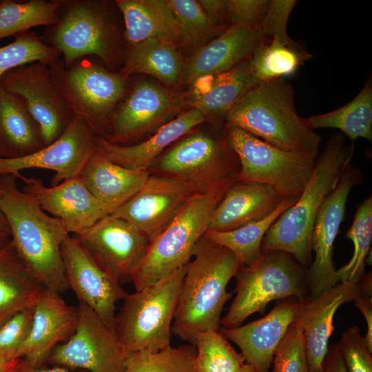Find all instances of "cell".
<instances>
[{
  "instance_id": "7a4b0ae2",
  "label": "cell",
  "mask_w": 372,
  "mask_h": 372,
  "mask_svg": "<svg viewBox=\"0 0 372 372\" xmlns=\"http://www.w3.org/2000/svg\"><path fill=\"white\" fill-rule=\"evenodd\" d=\"M13 175L1 176V206L12 245L45 289L59 293L70 287L61 245L70 235L62 222L48 215L30 195L20 190Z\"/></svg>"
},
{
  "instance_id": "9c48e42d",
  "label": "cell",
  "mask_w": 372,
  "mask_h": 372,
  "mask_svg": "<svg viewBox=\"0 0 372 372\" xmlns=\"http://www.w3.org/2000/svg\"><path fill=\"white\" fill-rule=\"evenodd\" d=\"M235 277L236 295L221 319L223 328L241 325L273 300L295 298L302 302L310 297L307 269L286 252L262 254L254 263L240 267Z\"/></svg>"
},
{
  "instance_id": "7c38bea8",
  "label": "cell",
  "mask_w": 372,
  "mask_h": 372,
  "mask_svg": "<svg viewBox=\"0 0 372 372\" xmlns=\"http://www.w3.org/2000/svg\"><path fill=\"white\" fill-rule=\"evenodd\" d=\"M76 309L74 333L52 350L50 361L90 372H125V355L116 332L86 304L79 302Z\"/></svg>"
},
{
  "instance_id": "5b68a950",
  "label": "cell",
  "mask_w": 372,
  "mask_h": 372,
  "mask_svg": "<svg viewBox=\"0 0 372 372\" xmlns=\"http://www.w3.org/2000/svg\"><path fill=\"white\" fill-rule=\"evenodd\" d=\"M231 180L190 197L170 223L149 240L130 280L140 290L169 276L190 261L197 242L208 229L212 214Z\"/></svg>"
},
{
  "instance_id": "d6986e66",
  "label": "cell",
  "mask_w": 372,
  "mask_h": 372,
  "mask_svg": "<svg viewBox=\"0 0 372 372\" xmlns=\"http://www.w3.org/2000/svg\"><path fill=\"white\" fill-rule=\"evenodd\" d=\"M22 191L33 198L41 208L59 219L70 234L92 226L109 213L89 191L79 176L47 187L39 178L19 176Z\"/></svg>"
},
{
  "instance_id": "277c9868",
  "label": "cell",
  "mask_w": 372,
  "mask_h": 372,
  "mask_svg": "<svg viewBox=\"0 0 372 372\" xmlns=\"http://www.w3.org/2000/svg\"><path fill=\"white\" fill-rule=\"evenodd\" d=\"M226 124L286 151L318 156L322 141L295 105V92L284 79L260 82L225 116Z\"/></svg>"
},
{
  "instance_id": "f546056e",
  "label": "cell",
  "mask_w": 372,
  "mask_h": 372,
  "mask_svg": "<svg viewBox=\"0 0 372 372\" xmlns=\"http://www.w3.org/2000/svg\"><path fill=\"white\" fill-rule=\"evenodd\" d=\"M44 289L11 240L0 245V327L16 313L34 307Z\"/></svg>"
},
{
  "instance_id": "3957f363",
  "label": "cell",
  "mask_w": 372,
  "mask_h": 372,
  "mask_svg": "<svg viewBox=\"0 0 372 372\" xmlns=\"http://www.w3.org/2000/svg\"><path fill=\"white\" fill-rule=\"evenodd\" d=\"M354 154L340 133L332 135L316 158L311 176L297 200L271 225L265 235L261 252L283 251L307 269L311 263V236L319 209L333 190Z\"/></svg>"
},
{
  "instance_id": "681fc988",
  "label": "cell",
  "mask_w": 372,
  "mask_h": 372,
  "mask_svg": "<svg viewBox=\"0 0 372 372\" xmlns=\"http://www.w3.org/2000/svg\"><path fill=\"white\" fill-rule=\"evenodd\" d=\"M199 3L215 25L228 20L227 1L203 0Z\"/></svg>"
},
{
  "instance_id": "9a60e30c",
  "label": "cell",
  "mask_w": 372,
  "mask_h": 372,
  "mask_svg": "<svg viewBox=\"0 0 372 372\" xmlns=\"http://www.w3.org/2000/svg\"><path fill=\"white\" fill-rule=\"evenodd\" d=\"M61 255L69 287L115 331L116 303L127 293L121 282L74 236L64 240Z\"/></svg>"
},
{
  "instance_id": "83f0119b",
  "label": "cell",
  "mask_w": 372,
  "mask_h": 372,
  "mask_svg": "<svg viewBox=\"0 0 372 372\" xmlns=\"http://www.w3.org/2000/svg\"><path fill=\"white\" fill-rule=\"evenodd\" d=\"M259 82L248 60L234 68L193 81L189 100L193 108L207 116H226L232 106Z\"/></svg>"
},
{
  "instance_id": "db71d44e",
  "label": "cell",
  "mask_w": 372,
  "mask_h": 372,
  "mask_svg": "<svg viewBox=\"0 0 372 372\" xmlns=\"http://www.w3.org/2000/svg\"><path fill=\"white\" fill-rule=\"evenodd\" d=\"M234 372H256L254 368L247 362H245L238 369Z\"/></svg>"
},
{
  "instance_id": "6da1fadb",
  "label": "cell",
  "mask_w": 372,
  "mask_h": 372,
  "mask_svg": "<svg viewBox=\"0 0 372 372\" xmlns=\"http://www.w3.org/2000/svg\"><path fill=\"white\" fill-rule=\"evenodd\" d=\"M240 265L226 247L203 236L187 263L172 326V333L194 345L198 333L218 331L227 291Z\"/></svg>"
},
{
  "instance_id": "4316f807",
  "label": "cell",
  "mask_w": 372,
  "mask_h": 372,
  "mask_svg": "<svg viewBox=\"0 0 372 372\" xmlns=\"http://www.w3.org/2000/svg\"><path fill=\"white\" fill-rule=\"evenodd\" d=\"M149 175V171L133 170L118 165L96 151L79 178L112 214L142 188Z\"/></svg>"
},
{
  "instance_id": "2e32d148",
  "label": "cell",
  "mask_w": 372,
  "mask_h": 372,
  "mask_svg": "<svg viewBox=\"0 0 372 372\" xmlns=\"http://www.w3.org/2000/svg\"><path fill=\"white\" fill-rule=\"evenodd\" d=\"M96 136L85 121L74 115L65 132L52 143L26 156L0 158V176L18 178L24 169H49L55 172L52 186L79 176L96 152Z\"/></svg>"
},
{
  "instance_id": "d590c367",
  "label": "cell",
  "mask_w": 372,
  "mask_h": 372,
  "mask_svg": "<svg viewBox=\"0 0 372 372\" xmlns=\"http://www.w3.org/2000/svg\"><path fill=\"white\" fill-rule=\"evenodd\" d=\"M65 0L0 1V40L37 26H50L59 19Z\"/></svg>"
},
{
  "instance_id": "ac0fdd59",
  "label": "cell",
  "mask_w": 372,
  "mask_h": 372,
  "mask_svg": "<svg viewBox=\"0 0 372 372\" xmlns=\"http://www.w3.org/2000/svg\"><path fill=\"white\" fill-rule=\"evenodd\" d=\"M198 192L203 191L189 182L150 173L142 188L112 214L132 223L150 240Z\"/></svg>"
},
{
  "instance_id": "52a82bcc",
  "label": "cell",
  "mask_w": 372,
  "mask_h": 372,
  "mask_svg": "<svg viewBox=\"0 0 372 372\" xmlns=\"http://www.w3.org/2000/svg\"><path fill=\"white\" fill-rule=\"evenodd\" d=\"M40 37L61 53L66 66L90 56L110 67L123 60L118 28L104 1L65 0L59 10L58 21L48 26Z\"/></svg>"
},
{
  "instance_id": "816d5d0a",
  "label": "cell",
  "mask_w": 372,
  "mask_h": 372,
  "mask_svg": "<svg viewBox=\"0 0 372 372\" xmlns=\"http://www.w3.org/2000/svg\"><path fill=\"white\" fill-rule=\"evenodd\" d=\"M23 358L6 361L0 358V372H21Z\"/></svg>"
},
{
  "instance_id": "8fae6325",
  "label": "cell",
  "mask_w": 372,
  "mask_h": 372,
  "mask_svg": "<svg viewBox=\"0 0 372 372\" xmlns=\"http://www.w3.org/2000/svg\"><path fill=\"white\" fill-rule=\"evenodd\" d=\"M239 170L238 158L225 137L197 133L177 143L149 172L184 180L206 191L237 180Z\"/></svg>"
},
{
  "instance_id": "ba28073f",
  "label": "cell",
  "mask_w": 372,
  "mask_h": 372,
  "mask_svg": "<svg viewBox=\"0 0 372 372\" xmlns=\"http://www.w3.org/2000/svg\"><path fill=\"white\" fill-rule=\"evenodd\" d=\"M48 67L54 84L72 112L107 140L115 107L125 94L127 77L109 71L89 56L69 66L59 59Z\"/></svg>"
},
{
  "instance_id": "f907efd6",
  "label": "cell",
  "mask_w": 372,
  "mask_h": 372,
  "mask_svg": "<svg viewBox=\"0 0 372 372\" xmlns=\"http://www.w3.org/2000/svg\"><path fill=\"white\" fill-rule=\"evenodd\" d=\"M1 176H0V245L4 244L11 240L10 227L1 206Z\"/></svg>"
},
{
  "instance_id": "ffe728a7",
  "label": "cell",
  "mask_w": 372,
  "mask_h": 372,
  "mask_svg": "<svg viewBox=\"0 0 372 372\" xmlns=\"http://www.w3.org/2000/svg\"><path fill=\"white\" fill-rule=\"evenodd\" d=\"M177 99L156 84L138 81L117 108L108 142L117 145L137 139L158 127L176 110Z\"/></svg>"
},
{
  "instance_id": "30bf717a",
  "label": "cell",
  "mask_w": 372,
  "mask_h": 372,
  "mask_svg": "<svg viewBox=\"0 0 372 372\" xmlns=\"http://www.w3.org/2000/svg\"><path fill=\"white\" fill-rule=\"evenodd\" d=\"M225 138L240 163L238 181L266 184L283 198L298 199L311 176L317 156L281 149L227 124Z\"/></svg>"
},
{
  "instance_id": "f5cc1de1",
  "label": "cell",
  "mask_w": 372,
  "mask_h": 372,
  "mask_svg": "<svg viewBox=\"0 0 372 372\" xmlns=\"http://www.w3.org/2000/svg\"><path fill=\"white\" fill-rule=\"evenodd\" d=\"M21 372H70L61 368L44 369L41 366L34 367L30 366L24 359Z\"/></svg>"
},
{
  "instance_id": "4dcf8cb0",
  "label": "cell",
  "mask_w": 372,
  "mask_h": 372,
  "mask_svg": "<svg viewBox=\"0 0 372 372\" xmlns=\"http://www.w3.org/2000/svg\"><path fill=\"white\" fill-rule=\"evenodd\" d=\"M43 147L39 127L23 101L0 87V158H21Z\"/></svg>"
},
{
  "instance_id": "cb8c5ba5",
  "label": "cell",
  "mask_w": 372,
  "mask_h": 372,
  "mask_svg": "<svg viewBox=\"0 0 372 372\" xmlns=\"http://www.w3.org/2000/svg\"><path fill=\"white\" fill-rule=\"evenodd\" d=\"M267 39L260 29L231 24L193 56L185 70V78L192 83L202 76L226 72L248 60Z\"/></svg>"
},
{
  "instance_id": "ab89813d",
  "label": "cell",
  "mask_w": 372,
  "mask_h": 372,
  "mask_svg": "<svg viewBox=\"0 0 372 372\" xmlns=\"http://www.w3.org/2000/svg\"><path fill=\"white\" fill-rule=\"evenodd\" d=\"M61 53L46 45L34 31H27L0 47V78L8 71L34 62L49 65L61 58Z\"/></svg>"
},
{
  "instance_id": "bcb514c9",
  "label": "cell",
  "mask_w": 372,
  "mask_h": 372,
  "mask_svg": "<svg viewBox=\"0 0 372 372\" xmlns=\"http://www.w3.org/2000/svg\"><path fill=\"white\" fill-rule=\"evenodd\" d=\"M269 3L270 0L227 1L228 21L231 24L260 29Z\"/></svg>"
},
{
  "instance_id": "5bb4252c",
  "label": "cell",
  "mask_w": 372,
  "mask_h": 372,
  "mask_svg": "<svg viewBox=\"0 0 372 372\" xmlns=\"http://www.w3.org/2000/svg\"><path fill=\"white\" fill-rule=\"evenodd\" d=\"M0 87L21 98L45 146L56 141L74 116L54 84L48 65L40 62L8 71L0 78Z\"/></svg>"
},
{
  "instance_id": "603a6c76",
  "label": "cell",
  "mask_w": 372,
  "mask_h": 372,
  "mask_svg": "<svg viewBox=\"0 0 372 372\" xmlns=\"http://www.w3.org/2000/svg\"><path fill=\"white\" fill-rule=\"evenodd\" d=\"M355 285L338 282L320 295L300 303L293 322L300 328L310 372H319L334 330L333 318L343 304L353 301Z\"/></svg>"
},
{
  "instance_id": "7dc6e473",
  "label": "cell",
  "mask_w": 372,
  "mask_h": 372,
  "mask_svg": "<svg viewBox=\"0 0 372 372\" xmlns=\"http://www.w3.org/2000/svg\"><path fill=\"white\" fill-rule=\"evenodd\" d=\"M354 305L361 311L367 325V331L364 336L365 344L372 353V300L371 297L360 295L358 291L353 300Z\"/></svg>"
},
{
  "instance_id": "4fadbf2b",
  "label": "cell",
  "mask_w": 372,
  "mask_h": 372,
  "mask_svg": "<svg viewBox=\"0 0 372 372\" xmlns=\"http://www.w3.org/2000/svg\"><path fill=\"white\" fill-rule=\"evenodd\" d=\"M360 168L349 163L333 190L323 201L316 216L311 236L315 258L307 269V281L311 298L316 297L338 283L333 261V245L344 218L346 205L351 189L363 182Z\"/></svg>"
},
{
  "instance_id": "d4e9b609",
  "label": "cell",
  "mask_w": 372,
  "mask_h": 372,
  "mask_svg": "<svg viewBox=\"0 0 372 372\" xmlns=\"http://www.w3.org/2000/svg\"><path fill=\"white\" fill-rule=\"evenodd\" d=\"M206 118L200 110L192 108L163 125L146 141L134 145H117L97 136L96 151L109 161L127 169L149 171L166 147Z\"/></svg>"
},
{
  "instance_id": "74e56055",
  "label": "cell",
  "mask_w": 372,
  "mask_h": 372,
  "mask_svg": "<svg viewBox=\"0 0 372 372\" xmlns=\"http://www.w3.org/2000/svg\"><path fill=\"white\" fill-rule=\"evenodd\" d=\"M194 346L196 372H234L245 362L218 330L198 333Z\"/></svg>"
},
{
  "instance_id": "ee69618b",
  "label": "cell",
  "mask_w": 372,
  "mask_h": 372,
  "mask_svg": "<svg viewBox=\"0 0 372 372\" xmlns=\"http://www.w3.org/2000/svg\"><path fill=\"white\" fill-rule=\"evenodd\" d=\"M338 344L348 372H372V353L357 326L346 329Z\"/></svg>"
},
{
  "instance_id": "44dd1931",
  "label": "cell",
  "mask_w": 372,
  "mask_h": 372,
  "mask_svg": "<svg viewBox=\"0 0 372 372\" xmlns=\"http://www.w3.org/2000/svg\"><path fill=\"white\" fill-rule=\"evenodd\" d=\"M300 302L295 298L282 299L262 318L244 325L223 327L220 332L238 347L245 362L256 372H269L275 351Z\"/></svg>"
},
{
  "instance_id": "836d02e7",
  "label": "cell",
  "mask_w": 372,
  "mask_h": 372,
  "mask_svg": "<svg viewBox=\"0 0 372 372\" xmlns=\"http://www.w3.org/2000/svg\"><path fill=\"white\" fill-rule=\"evenodd\" d=\"M312 57L297 41L286 44L276 39H269L256 48L248 61L253 75L260 83L285 79Z\"/></svg>"
},
{
  "instance_id": "f35d334b",
  "label": "cell",
  "mask_w": 372,
  "mask_h": 372,
  "mask_svg": "<svg viewBox=\"0 0 372 372\" xmlns=\"http://www.w3.org/2000/svg\"><path fill=\"white\" fill-rule=\"evenodd\" d=\"M195 346L167 347L155 352L127 355L125 372H196Z\"/></svg>"
},
{
  "instance_id": "8d00e7d4",
  "label": "cell",
  "mask_w": 372,
  "mask_h": 372,
  "mask_svg": "<svg viewBox=\"0 0 372 372\" xmlns=\"http://www.w3.org/2000/svg\"><path fill=\"white\" fill-rule=\"evenodd\" d=\"M353 245L350 260L337 269L338 282L355 285L365 274L366 256L372 241V196L365 198L357 207L351 227L346 234Z\"/></svg>"
},
{
  "instance_id": "f6af8a7d",
  "label": "cell",
  "mask_w": 372,
  "mask_h": 372,
  "mask_svg": "<svg viewBox=\"0 0 372 372\" xmlns=\"http://www.w3.org/2000/svg\"><path fill=\"white\" fill-rule=\"evenodd\" d=\"M297 3L296 0H270L260 25V30L268 39H276L286 44L296 41L287 34V22Z\"/></svg>"
},
{
  "instance_id": "f1b7e54d",
  "label": "cell",
  "mask_w": 372,
  "mask_h": 372,
  "mask_svg": "<svg viewBox=\"0 0 372 372\" xmlns=\"http://www.w3.org/2000/svg\"><path fill=\"white\" fill-rule=\"evenodd\" d=\"M114 3L123 16V37L129 45L151 38L173 43L183 39L169 1L116 0Z\"/></svg>"
},
{
  "instance_id": "7bdbcfd3",
  "label": "cell",
  "mask_w": 372,
  "mask_h": 372,
  "mask_svg": "<svg viewBox=\"0 0 372 372\" xmlns=\"http://www.w3.org/2000/svg\"><path fill=\"white\" fill-rule=\"evenodd\" d=\"M169 3L179 25L183 38L197 37L215 31V25L199 1L194 0H170Z\"/></svg>"
},
{
  "instance_id": "e0dca14e",
  "label": "cell",
  "mask_w": 372,
  "mask_h": 372,
  "mask_svg": "<svg viewBox=\"0 0 372 372\" xmlns=\"http://www.w3.org/2000/svg\"><path fill=\"white\" fill-rule=\"evenodd\" d=\"M74 236L121 283L130 280L149 243L139 229L112 214Z\"/></svg>"
},
{
  "instance_id": "e575fe53",
  "label": "cell",
  "mask_w": 372,
  "mask_h": 372,
  "mask_svg": "<svg viewBox=\"0 0 372 372\" xmlns=\"http://www.w3.org/2000/svg\"><path fill=\"white\" fill-rule=\"evenodd\" d=\"M297 199L285 198L271 214L260 220L231 231L207 229L204 236L229 249L241 267L249 266L262 256L261 244L269 227Z\"/></svg>"
},
{
  "instance_id": "7402d4cb",
  "label": "cell",
  "mask_w": 372,
  "mask_h": 372,
  "mask_svg": "<svg viewBox=\"0 0 372 372\" xmlns=\"http://www.w3.org/2000/svg\"><path fill=\"white\" fill-rule=\"evenodd\" d=\"M77 321L76 307L68 304L61 293L44 289L34 306L31 330L19 358L32 366H41L52 350L72 335Z\"/></svg>"
},
{
  "instance_id": "d6a6232c",
  "label": "cell",
  "mask_w": 372,
  "mask_h": 372,
  "mask_svg": "<svg viewBox=\"0 0 372 372\" xmlns=\"http://www.w3.org/2000/svg\"><path fill=\"white\" fill-rule=\"evenodd\" d=\"M309 127L339 130L351 143L362 138L372 141V80L365 81L359 93L344 105L329 112L305 118Z\"/></svg>"
},
{
  "instance_id": "c3c4849f",
  "label": "cell",
  "mask_w": 372,
  "mask_h": 372,
  "mask_svg": "<svg viewBox=\"0 0 372 372\" xmlns=\"http://www.w3.org/2000/svg\"><path fill=\"white\" fill-rule=\"evenodd\" d=\"M319 372H348L338 344H333L328 347L327 354Z\"/></svg>"
},
{
  "instance_id": "b9f144b4",
  "label": "cell",
  "mask_w": 372,
  "mask_h": 372,
  "mask_svg": "<svg viewBox=\"0 0 372 372\" xmlns=\"http://www.w3.org/2000/svg\"><path fill=\"white\" fill-rule=\"evenodd\" d=\"M34 308L16 313L0 327L1 359L10 361L19 358V353L31 330Z\"/></svg>"
},
{
  "instance_id": "484cf974",
  "label": "cell",
  "mask_w": 372,
  "mask_h": 372,
  "mask_svg": "<svg viewBox=\"0 0 372 372\" xmlns=\"http://www.w3.org/2000/svg\"><path fill=\"white\" fill-rule=\"evenodd\" d=\"M284 199L268 185L236 181L215 208L208 229L231 231L260 220L271 214Z\"/></svg>"
},
{
  "instance_id": "8992f818",
  "label": "cell",
  "mask_w": 372,
  "mask_h": 372,
  "mask_svg": "<svg viewBox=\"0 0 372 372\" xmlns=\"http://www.w3.org/2000/svg\"><path fill=\"white\" fill-rule=\"evenodd\" d=\"M187 265L169 276L127 293L116 316L115 332L125 355L155 352L170 345L172 326Z\"/></svg>"
},
{
  "instance_id": "1f68e13d",
  "label": "cell",
  "mask_w": 372,
  "mask_h": 372,
  "mask_svg": "<svg viewBox=\"0 0 372 372\" xmlns=\"http://www.w3.org/2000/svg\"><path fill=\"white\" fill-rule=\"evenodd\" d=\"M181 71V60L174 43L151 38L130 45L118 73L125 77L135 73L147 74L171 84L179 79Z\"/></svg>"
},
{
  "instance_id": "60d3db41",
  "label": "cell",
  "mask_w": 372,
  "mask_h": 372,
  "mask_svg": "<svg viewBox=\"0 0 372 372\" xmlns=\"http://www.w3.org/2000/svg\"><path fill=\"white\" fill-rule=\"evenodd\" d=\"M271 366L273 372H310L302 334L293 322L276 348Z\"/></svg>"
}]
</instances>
